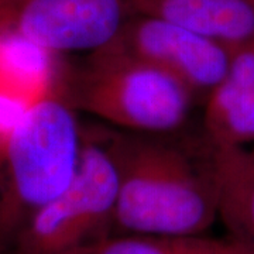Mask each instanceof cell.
Segmentation results:
<instances>
[{
	"instance_id": "cell-1",
	"label": "cell",
	"mask_w": 254,
	"mask_h": 254,
	"mask_svg": "<svg viewBox=\"0 0 254 254\" xmlns=\"http://www.w3.org/2000/svg\"><path fill=\"white\" fill-rule=\"evenodd\" d=\"M119 180L113 235L200 236L219 219L212 147L193 154L163 136L110 133Z\"/></svg>"
},
{
	"instance_id": "cell-2",
	"label": "cell",
	"mask_w": 254,
	"mask_h": 254,
	"mask_svg": "<svg viewBox=\"0 0 254 254\" xmlns=\"http://www.w3.org/2000/svg\"><path fill=\"white\" fill-rule=\"evenodd\" d=\"M83 127L54 82L0 130V246L55 199L78 171Z\"/></svg>"
},
{
	"instance_id": "cell-3",
	"label": "cell",
	"mask_w": 254,
	"mask_h": 254,
	"mask_svg": "<svg viewBox=\"0 0 254 254\" xmlns=\"http://www.w3.org/2000/svg\"><path fill=\"white\" fill-rule=\"evenodd\" d=\"M53 82L76 112L138 134L177 131L196 99L171 75L115 43L88 55L79 68H57Z\"/></svg>"
},
{
	"instance_id": "cell-4",
	"label": "cell",
	"mask_w": 254,
	"mask_h": 254,
	"mask_svg": "<svg viewBox=\"0 0 254 254\" xmlns=\"http://www.w3.org/2000/svg\"><path fill=\"white\" fill-rule=\"evenodd\" d=\"M118 193L109 131L83 128L73 180L20 227L7 254H75L113 235Z\"/></svg>"
},
{
	"instance_id": "cell-5",
	"label": "cell",
	"mask_w": 254,
	"mask_h": 254,
	"mask_svg": "<svg viewBox=\"0 0 254 254\" xmlns=\"http://www.w3.org/2000/svg\"><path fill=\"white\" fill-rule=\"evenodd\" d=\"M133 16L128 0H0V36L47 54L96 53Z\"/></svg>"
},
{
	"instance_id": "cell-6",
	"label": "cell",
	"mask_w": 254,
	"mask_h": 254,
	"mask_svg": "<svg viewBox=\"0 0 254 254\" xmlns=\"http://www.w3.org/2000/svg\"><path fill=\"white\" fill-rule=\"evenodd\" d=\"M122 50L171 75L195 98L206 99L226 75L232 48L153 16L133 14L113 41Z\"/></svg>"
},
{
	"instance_id": "cell-7",
	"label": "cell",
	"mask_w": 254,
	"mask_h": 254,
	"mask_svg": "<svg viewBox=\"0 0 254 254\" xmlns=\"http://www.w3.org/2000/svg\"><path fill=\"white\" fill-rule=\"evenodd\" d=\"M203 127L213 147H254V40L232 48L226 75L205 99Z\"/></svg>"
},
{
	"instance_id": "cell-8",
	"label": "cell",
	"mask_w": 254,
	"mask_h": 254,
	"mask_svg": "<svg viewBox=\"0 0 254 254\" xmlns=\"http://www.w3.org/2000/svg\"><path fill=\"white\" fill-rule=\"evenodd\" d=\"M133 14L163 18L229 48L254 40V0H128Z\"/></svg>"
},
{
	"instance_id": "cell-9",
	"label": "cell",
	"mask_w": 254,
	"mask_h": 254,
	"mask_svg": "<svg viewBox=\"0 0 254 254\" xmlns=\"http://www.w3.org/2000/svg\"><path fill=\"white\" fill-rule=\"evenodd\" d=\"M212 147L219 219L232 240L254 254V147Z\"/></svg>"
},
{
	"instance_id": "cell-10",
	"label": "cell",
	"mask_w": 254,
	"mask_h": 254,
	"mask_svg": "<svg viewBox=\"0 0 254 254\" xmlns=\"http://www.w3.org/2000/svg\"><path fill=\"white\" fill-rule=\"evenodd\" d=\"M75 254H249V252L230 237L110 235Z\"/></svg>"
},
{
	"instance_id": "cell-11",
	"label": "cell",
	"mask_w": 254,
	"mask_h": 254,
	"mask_svg": "<svg viewBox=\"0 0 254 254\" xmlns=\"http://www.w3.org/2000/svg\"><path fill=\"white\" fill-rule=\"evenodd\" d=\"M0 254H4V252H3V249H1V246H0Z\"/></svg>"
},
{
	"instance_id": "cell-12",
	"label": "cell",
	"mask_w": 254,
	"mask_h": 254,
	"mask_svg": "<svg viewBox=\"0 0 254 254\" xmlns=\"http://www.w3.org/2000/svg\"><path fill=\"white\" fill-rule=\"evenodd\" d=\"M249 254H250V253H249Z\"/></svg>"
}]
</instances>
